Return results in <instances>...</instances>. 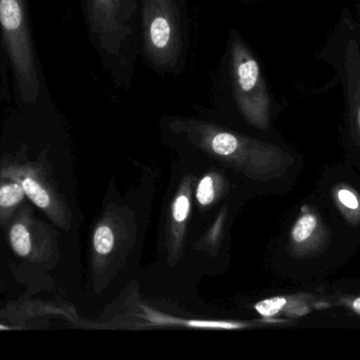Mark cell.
<instances>
[{"label": "cell", "mask_w": 360, "mask_h": 360, "mask_svg": "<svg viewBox=\"0 0 360 360\" xmlns=\"http://www.w3.org/2000/svg\"><path fill=\"white\" fill-rule=\"evenodd\" d=\"M27 200L21 184L14 178L0 173V228L6 230L17 211Z\"/></svg>", "instance_id": "ba28073f"}, {"label": "cell", "mask_w": 360, "mask_h": 360, "mask_svg": "<svg viewBox=\"0 0 360 360\" xmlns=\"http://www.w3.org/2000/svg\"><path fill=\"white\" fill-rule=\"evenodd\" d=\"M214 111L226 122L268 128L281 107L262 59L236 27H230L214 76Z\"/></svg>", "instance_id": "6da1fadb"}, {"label": "cell", "mask_w": 360, "mask_h": 360, "mask_svg": "<svg viewBox=\"0 0 360 360\" xmlns=\"http://www.w3.org/2000/svg\"><path fill=\"white\" fill-rule=\"evenodd\" d=\"M287 304V300L283 298H272L256 304V310L260 315L264 317H272L283 310V306Z\"/></svg>", "instance_id": "4fadbf2b"}, {"label": "cell", "mask_w": 360, "mask_h": 360, "mask_svg": "<svg viewBox=\"0 0 360 360\" xmlns=\"http://www.w3.org/2000/svg\"><path fill=\"white\" fill-rule=\"evenodd\" d=\"M258 1H260V0H240V4L243 6H250V4H256Z\"/></svg>", "instance_id": "2e32d148"}, {"label": "cell", "mask_w": 360, "mask_h": 360, "mask_svg": "<svg viewBox=\"0 0 360 360\" xmlns=\"http://www.w3.org/2000/svg\"><path fill=\"white\" fill-rule=\"evenodd\" d=\"M0 173L16 179L34 206L39 209L57 226L67 228L69 216L52 182L46 156H40L37 161L20 156L4 158L0 162Z\"/></svg>", "instance_id": "8992f818"}, {"label": "cell", "mask_w": 360, "mask_h": 360, "mask_svg": "<svg viewBox=\"0 0 360 360\" xmlns=\"http://www.w3.org/2000/svg\"><path fill=\"white\" fill-rule=\"evenodd\" d=\"M191 325L193 327L198 328H216V329H236L238 328V325L236 323H201V321H191Z\"/></svg>", "instance_id": "9a60e30c"}, {"label": "cell", "mask_w": 360, "mask_h": 360, "mask_svg": "<svg viewBox=\"0 0 360 360\" xmlns=\"http://www.w3.org/2000/svg\"><path fill=\"white\" fill-rule=\"evenodd\" d=\"M215 198V186H214L213 178L207 175L199 182L196 190V199L201 205L207 206L211 204Z\"/></svg>", "instance_id": "7c38bea8"}, {"label": "cell", "mask_w": 360, "mask_h": 360, "mask_svg": "<svg viewBox=\"0 0 360 360\" xmlns=\"http://www.w3.org/2000/svg\"><path fill=\"white\" fill-rule=\"evenodd\" d=\"M188 211H190V201L186 196H179L173 205V217L175 221H184L188 217Z\"/></svg>", "instance_id": "5bb4252c"}, {"label": "cell", "mask_w": 360, "mask_h": 360, "mask_svg": "<svg viewBox=\"0 0 360 360\" xmlns=\"http://www.w3.org/2000/svg\"><path fill=\"white\" fill-rule=\"evenodd\" d=\"M139 56L160 77L179 76L191 51L186 0H141Z\"/></svg>", "instance_id": "3957f363"}, {"label": "cell", "mask_w": 360, "mask_h": 360, "mask_svg": "<svg viewBox=\"0 0 360 360\" xmlns=\"http://www.w3.org/2000/svg\"><path fill=\"white\" fill-rule=\"evenodd\" d=\"M0 25L21 99L25 103L36 104L41 86L25 0H0Z\"/></svg>", "instance_id": "5b68a950"}, {"label": "cell", "mask_w": 360, "mask_h": 360, "mask_svg": "<svg viewBox=\"0 0 360 360\" xmlns=\"http://www.w3.org/2000/svg\"><path fill=\"white\" fill-rule=\"evenodd\" d=\"M93 247L98 255H108L114 247V234L107 225H101L95 230Z\"/></svg>", "instance_id": "30bf717a"}, {"label": "cell", "mask_w": 360, "mask_h": 360, "mask_svg": "<svg viewBox=\"0 0 360 360\" xmlns=\"http://www.w3.org/2000/svg\"><path fill=\"white\" fill-rule=\"evenodd\" d=\"M356 8H357V15H359V23H360V0H356Z\"/></svg>", "instance_id": "e0dca14e"}, {"label": "cell", "mask_w": 360, "mask_h": 360, "mask_svg": "<svg viewBox=\"0 0 360 360\" xmlns=\"http://www.w3.org/2000/svg\"><path fill=\"white\" fill-rule=\"evenodd\" d=\"M321 226L319 218L312 213H304L296 221L292 230V240L295 244L302 247H312L319 244Z\"/></svg>", "instance_id": "9c48e42d"}, {"label": "cell", "mask_w": 360, "mask_h": 360, "mask_svg": "<svg viewBox=\"0 0 360 360\" xmlns=\"http://www.w3.org/2000/svg\"><path fill=\"white\" fill-rule=\"evenodd\" d=\"M319 58L333 68L342 82L347 122L360 145V23L349 8L342 11Z\"/></svg>", "instance_id": "277c9868"}, {"label": "cell", "mask_w": 360, "mask_h": 360, "mask_svg": "<svg viewBox=\"0 0 360 360\" xmlns=\"http://www.w3.org/2000/svg\"><path fill=\"white\" fill-rule=\"evenodd\" d=\"M13 253L33 264L50 263L56 252L54 235L35 217L33 207L22 205L6 228Z\"/></svg>", "instance_id": "52a82bcc"}, {"label": "cell", "mask_w": 360, "mask_h": 360, "mask_svg": "<svg viewBox=\"0 0 360 360\" xmlns=\"http://www.w3.org/2000/svg\"><path fill=\"white\" fill-rule=\"evenodd\" d=\"M89 37L115 88L130 90L141 44V0H82Z\"/></svg>", "instance_id": "7a4b0ae2"}, {"label": "cell", "mask_w": 360, "mask_h": 360, "mask_svg": "<svg viewBox=\"0 0 360 360\" xmlns=\"http://www.w3.org/2000/svg\"><path fill=\"white\" fill-rule=\"evenodd\" d=\"M336 199H338L340 206L346 211L347 215H359V198L352 190L347 187L338 188L336 192Z\"/></svg>", "instance_id": "8fae6325"}]
</instances>
